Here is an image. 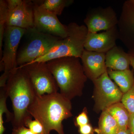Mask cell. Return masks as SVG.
Returning <instances> with one entry per match:
<instances>
[{
    "label": "cell",
    "mask_w": 134,
    "mask_h": 134,
    "mask_svg": "<svg viewBox=\"0 0 134 134\" xmlns=\"http://www.w3.org/2000/svg\"><path fill=\"white\" fill-rule=\"evenodd\" d=\"M71 100L59 92L36 96L28 111L44 128V134L54 130L58 134H65L63 121L72 117Z\"/></svg>",
    "instance_id": "cell-1"
},
{
    "label": "cell",
    "mask_w": 134,
    "mask_h": 134,
    "mask_svg": "<svg viewBox=\"0 0 134 134\" xmlns=\"http://www.w3.org/2000/svg\"><path fill=\"white\" fill-rule=\"evenodd\" d=\"M80 59L75 57H65L46 62L55 78L60 93L70 100L83 95L88 79Z\"/></svg>",
    "instance_id": "cell-2"
},
{
    "label": "cell",
    "mask_w": 134,
    "mask_h": 134,
    "mask_svg": "<svg viewBox=\"0 0 134 134\" xmlns=\"http://www.w3.org/2000/svg\"><path fill=\"white\" fill-rule=\"evenodd\" d=\"M3 88L12 103L13 128L25 126L26 120L32 117L28 110L36 94L24 69L18 67L13 71Z\"/></svg>",
    "instance_id": "cell-3"
},
{
    "label": "cell",
    "mask_w": 134,
    "mask_h": 134,
    "mask_svg": "<svg viewBox=\"0 0 134 134\" xmlns=\"http://www.w3.org/2000/svg\"><path fill=\"white\" fill-rule=\"evenodd\" d=\"M67 26L68 30V36L60 40L45 54L31 63H46L51 60L65 57L81 58L85 50V42L88 32V29L85 25H80L75 23H70Z\"/></svg>",
    "instance_id": "cell-4"
},
{
    "label": "cell",
    "mask_w": 134,
    "mask_h": 134,
    "mask_svg": "<svg viewBox=\"0 0 134 134\" xmlns=\"http://www.w3.org/2000/svg\"><path fill=\"white\" fill-rule=\"evenodd\" d=\"M22 38L23 44L19 47L17 55L18 67L33 62L63 39L42 33L34 27L26 29Z\"/></svg>",
    "instance_id": "cell-5"
},
{
    "label": "cell",
    "mask_w": 134,
    "mask_h": 134,
    "mask_svg": "<svg viewBox=\"0 0 134 134\" xmlns=\"http://www.w3.org/2000/svg\"><path fill=\"white\" fill-rule=\"evenodd\" d=\"M26 29L14 26H6L3 41V50L1 58L0 87L6 86L10 75L18 67L17 55L19 44Z\"/></svg>",
    "instance_id": "cell-6"
},
{
    "label": "cell",
    "mask_w": 134,
    "mask_h": 134,
    "mask_svg": "<svg viewBox=\"0 0 134 134\" xmlns=\"http://www.w3.org/2000/svg\"><path fill=\"white\" fill-rule=\"evenodd\" d=\"M92 82L95 112L101 113L110 106L121 102L123 93L110 78L107 71Z\"/></svg>",
    "instance_id": "cell-7"
},
{
    "label": "cell",
    "mask_w": 134,
    "mask_h": 134,
    "mask_svg": "<svg viewBox=\"0 0 134 134\" xmlns=\"http://www.w3.org/2000/svg\"><path fill=\"white\" fill-rule=\"evenodd\" d=\"M19 67L24 69L36 96L59 92L58 84L46 63L34 62Z\"/></svg>",
    "instance_id": "cell-8"
},
{
    "label": "cell",
    "mask_w": 134,
    "mask_h": 134,
    "mask_svg": "<svg viewBox=\"0 0 134 134\" xmlns=\"http://www.w3.org/2000/svg\"><path fill=\"white\" fill-rule=\"evenodd\" d=\"M8 12L6 26L25 29L34 27L33 1L7 0Z\"/></svg>",
    "instance_id": "cell-9"
},
{
    "label": "cell",
    "mask_w": 134,
    "mask_h": 134,
    "mask_svg": "<svg viewBox=\"0 0 134 134\" xmlns=\"http://www.w3.org/2000/svg\"><path fill=\"white\" fill-rule=\"evenodd\" d=\"M34 27L39 31L62 38L68 34V26L60 21L57 15L44 9L37 1H33Z\"/></svg>",
    "instance_id": "cell-10"
},
{
    "label": "cell",
    "mask_w": 134,
    "mask_h": 134,
    "mask_svg": "<svg viewBox=\"0 0 134 134\" xmlns=\"http://www.w3.org/2000/svg\"><path fill=\"white\" fill-rule=\"evenodd\" d=\"M117 38L115 26L100 33L88 32L85 42V50L106 53L116 46Z\"/></svg>",
    "instance_id": "cell-11"
},
{
    "label": "cell",
    "mask_w": 134,
    "mask_h": 134,
    "mask_svg": "<svg viewBox=\"0 0 134 134\" xmlns=\"http://www.w3.org/2000/svg\"><path fill=\"white\" fill-rule=\"evenodd\" d=\"M105 54V53L84 50L81 60L88 79L93 81L107 71Z\"/></svg>",
    "instance_id": "cell-12"
},
{
    "label": "cell",
    "mask_w": 134,
    "mask_h": 134,
    "mask_svg": "<svg viewBox=\"0 0 134 134\" xmlns=\"http://www.w3.org/2000/svg\"><path fill=\"white\" fill-rule=\"evenodd\" d=\"M85 22L88 32L97 33L115 27L117 21L115 14L112 10L105 9L87 17Z\"/></svg>",
    "instance_id": "cell-13"
},
{
    "label": "cell",
    "mask_w": 134,
    "mask_h": 134,
    "mask_svg": "<svg viewBox=\"0 0 134 134\" xmlns=\"http://www.w3.org/2000/svg\"><path fill=\"white\" fill-rule=\"evenodd\" d=\"M105 64L107 69L114 70L129 69L130 56L115 46L106 53Z\"/></svg>",
    "instance_id": "cell-14"
},
{
    "label": "cell",
    "mask_w": 134,
    "mask_h": 134,
    "mask_svg": "<svg viewBox=\"0 0 134 134\" xmlns=\"http://www.w3.org/2000/svg\"><path fill=\"white\" fill-rule=\"evenodd\" d=\"M107 72L110 78L113 80L123 94L127 92L133 85V75L129 69L125 70L107 69Z\"/></svg>",
    "instance_id": "cell-15"
},
{
    "label": "cell",
    "mask_w": 134,
    "mask_h": 134,
    "mask_svg": "<svg viewBox=\"0 0 134 134\" xmlns=\"http://www.w3.org/2000/svg\"><path fill=\"white\" fill-rule=\"evenodd\" d=\"M98 134H117L119 128L115 119L106 110L100 114L99 119L98 127L94 129Z\"/></svg>",
    "instance_id": "cell-16"
},
{
    "label": "cell",
    "mask_w": 134,
    "mask_h": 134,
    "mask_svg": "<svg viewBox=\"0 0 134 134\" xmlns=\"http://www.w3.org/2000/svg\"><path fill=\"white\" fill-rule=\"evenodd\" d=\"M105 110L117 121L120 131L128 129L130 113L121 102L114 104Z\"/></svg>",
    "instance_id": "cell-17"
},
{
    "label": "cell",
    "mask_w": 134,
    "mask_h": 134,
    "mask_svg": "<svg viewBox=\"0 0 134 134\" xmlns=\"http://www.w3.org/2000/svg\"><path fill=\"white\" fill-rule=\"evenodd\" d=\"M41 8L54 14L60 15L65 8L69 6L74 1L71 0H44L37 1Z\"/></svg>",
    "instance_id": "cell-18"
},
{
    "label": "cell",
    "mask_w": 134,
    "mask_h": 134,
    "mask_svg": "<svg viewBox=\"0 0 134 134\" xmlns=\"http://www.w3.org/2000/svg\"><path fill=\"white\" fill-rule=\"evenodd\" d=\"M8 97L6 91L4 88H1L0 92V134H4L5 131L4 126L3 115H6L7 122H12L14 119L13 113H10L8 110L7 105V99Z\"/></svg>",
    "instance_id": "cell-19"
},
{
    "label": "cell",
    "mask_w": 134,
    "mask_h": 134,
    "mask_svg": "<svg viewBox=\"0 0 134 134\" xmlns=\"http://www.w3.org/2000/svg\"><path fill=\"white\" fill-rule=\"evenodd\" d=\"M8 8L7 1H0V57L2 55L3 38L7 18Z\"/></svg>",
    "instance_id": "cell-20"
},
{
    "label": "cell",
    "mask_w": 134,
    "mask_h": 134,
    "mask_svg": "<svg viewBox=\"0 0 134 134\" xmlns=\"http://www.w3.org/2000/svg\"><path fill=\"white\" fill-rule=\"evenodd\" d=\"M121 102L130 114L134 113V83L127 92L123 94Z\"/></svg>",
    "instance_id": "cell-21"
},
{
    "label": "cell",
    "mask_w": 134,
    "mask_h": 134,
    "mask_svg": "<svg viewBox=\"0 0 134 134\" xmlns=\"http://www.w3.org/2000/svg\"><path fill=\"white\" fill-rule=\"evenodd\" d=\"M32 118L26 120L25 126L34 134H44V128L43 125L37 120H32Z\"/></svg>",
    "instance_id": "cell-22"
},
{
    "label": "cell",
    "mask_w": 134,
    "mask_h": 134,
    "mask_svg": "<svg viewBox=\"0 0 134 134\" xmlns=\"http://www.w3.org/2000/svg\"><path fill=\"white\" fill-rule=\"evenodd\" d=\"M90 123L88 111L86 107H85L81 112L75 118L74 124L76 127H79Z\"/></svg>",
    "instance_id": "cell-23"
},
{
    "label": "cell",
    "mask_w": 134,
    "mask_h": 134,
    "mask_svg": "<svg viewBox=\"0 0 134 134\" xmlns=\"http://www.w3.org/2000/svg\"><path fill=\"white\" fill-rule=\"evenodd\" d=\"M79 134H95L94 129L90 123L78 127Z\"/></svg>",
    "instance_id": "cell-24"
},
{
    "label": "cell",
    "mask_w": 134,
    "mask_h": 134,
    "mask_svg": "<svg viewBox=\"0 0 134 134\" xmlns=\"http://www.w3.org/2000/svg\"><path fill=\"white\" fill-rule=\"evenodd\" d=\"M12 134H34L25 126L13 128Z\"/></svg>",
    "instance_id": "cell-25"
},
{
    "label": "cell",
    "mask_w": 134,
    "mask_h": 134,
    "mask_svg": "<svg viewBox=\"0 0 134 134\" xmlns=\"http://www.w3.org/2000/svg\"><path fill=\"white\" fill-rule=\"evenodd\" d=\"M128 129L130 134H134V113L130 114Z\"/></svg>",
    "instance_id": "cell-26"
},
{
    "label": "cell",
    "mask_w": 134,
    "mask_h": 134,
    "mask_svg": "<svg viewBox=\"0 0 134 134\" xmlns=\"http://www.w3.org/2000/svg\"><path fill=\"white\" fill-rule=\"evenodd\" d=\"M117 134H130L128 129L125 130H121L118 132Z\"/></svg>",
    "instance_id": "cell-27"
},
{
    "label": "cell",
    "mask_w": 134,
    "mask_h": 134,
    "mask_svg": "<svg viewBox=\"0 0 134 134\" xmlns=\"http://www.w3.org/2000/svg\"><path fill=\"white\" fill-rule=\"evenodd\" d=\"M130 65L132 66L134 70V55H130Z\"/></svg>",
    "instance_id": "cell-28"
},
{
    "label": "cell",
    "mask_w": 134,
    "mask_h": 134,
    "mask_svg": "<svg viewBox=\"0 0 134 134\" xmlns=\"http://www.w3.org/2000/svg\"><path fill=\"white\" fill-rule=\"evenodd\" d=\"M133 3H134V1H133Z\"/></svg>",
    "instance_id": "cell-29"
}]
</instances>
